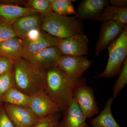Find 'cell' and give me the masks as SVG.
Listing matches in <instances>:
<instances>
[{"mask_svg": "<svg viewBox=\"0 0 127 127\" xmlns=\"http://www.w3.org/2000/svg\"><path fill=\"white\" fill-rule=\"evenodd\" d=\"M46 82L44 92L57 104L61 112L73 98L75 89L86 82L84 77L76 78L66 74L57 66L46 71Z\"/></svg>", "mask_w": 127, "mask_h": 127, "instance_id": "cell-1", "label": "cell"}, {"mask_svg": "<svg viewBox=\"0 0 127 127\" xmlns=\"http://www.w3.org/2000/svg\"><path fill=\"white\" fill-rule=\"evenodd\" d=\"M14 87L29 96L44 91L46 71L41 70L22 58L14 63L12 68Z\"/></svg>", "mask_w": 127, "mask_h": 127, "instance_id": "cell-2", "label": "cell"}, {"mask_svg": "<svg viewBox=\"0 0 127 127\" xmlns=\"http://www.w3.org/2000/svg\"><path fill=\"white\" fill-rule=\"evenodd\" d=\"M42 16V30L53 36L63 39L84 33V24L76 16L69 17L53 12Z\"/></svg>", "mask_w": 127, "mask_h": 127, "instance_id": "cell-3", "label": "cell"}, {"mask_svg": "<svg viewBox=\"0 0 127 127\" xmlns=\"http://www.w3.org/2000/svg\"><path fill=\"white\" fill-rule=\"evenodd\" d=\"M109 58L104 71L96 78L113 77L118 75L127 55V26L119 36L107 47Z\"/></svg>", "mask_w": 127, "mask_h": 127, "instance_id": "cell-4", "label": "cell"}, {"mask_svg": "<svg viewBox=\"0 0 127 127\" xmlns=\"http://www.w3.org/2000/svg\"><path fill=\"white\" fill-rule=\"evenodd\" d=\"M73 97L86 119L91 118L99 114V108L93 89L87 86L86 82L80 84L75 89Z\"/></svg>", "mask_w": 127, "mask_h": 127, "instance_id": "cell-5", "label": "cell"}, {"mask_svg": "<svg viewBox=\"0 0 127 127\" xmlns=\"http://www.w3.org/2000/svg\"><path fill=\"white\" fill-rule=\"evenodd\" d=\"M62 40L44 31L35 39L25 38L22 40V57L28 59L46 48L57 46Z\"/></svg>", "mask_w": 127, "mask_h": 127, "instance_id": "cell-6", "label": "cell"}, {"mask_svg": "<svg viewBox=\"0 0 127 127\" xmlns=\"http://www.w3.org/2000/svg\"><path fill=\"white\" fill-rule=\"evenodd\" d=\"M92 63L87 57L62 55L57 67L67 75L79 78L92 66Z\"/></svg>", "mask_w": 127, "mask_h": 127, "instance_id": "cell-7", "label": "cell"}, {"mask_svg": "<svg viewBox=\"0 0 127 127\" xmlns=\"http://www.w3.org/2000/svg\"><path fill=\"white\" fill-rule=\"evenodd\" d=\"M89 41L87 36L83 33L62 39L57 46L62 55L82 56L88 55Z\"/></svg>", "mask_w": 127, "mask_h": 127, "instance_id": "cell-8", "label": "cell"}, {"mask_svg": "<svg viewBox=\"0 0 127 127\" xmlns=\"http://www.w3.org/2000/svg\"><path fill=\"white\" fill-rule=\"evenodd\" d=\"M29 108L39 119L61 112L58 106L43 91L30 96Z\"/></svg>", "mask_w": 127, "mask_h": 127, "instance_id": "cell-9", "label": "cell"}, {"mask_svg": "<svg viewBox=\"0 0 127 127\" xmlns=\"http://www.w3.org/2000/svg\"><path fill=\"white\" fill-rule=\"evenodd\" d=\"M3 106L15 127H33L39 120L29 108L8 103Z\"/></svg>", "mask_w": 127, "mask_h": 127, "instance_id": "cell-10", "label": "cell"}, {"mask_svg": "<svg viewBox=\"0 0 127 127\" xmlns=\"http://www.w3.org/2000/svg\"><path fill=\"white\" fill-rule=\"evenodd\" d=\"M126 26L108 21L101 23L96 46L95 54L98 56L112 42L119 36Z\"/></svg>", "mask_w": 127, "mask_h": 127, "instance_id": "cell-11", "label": "cell"}, {"mask_svg": "<svg viewBox=\"0 0 127 127\" xmlns=\"http://www.w3.org/2000/svg\"><path fill=\"white\" fill-rule=\"evenodd\" d=\"M62 54L57 46L46 48L27 59L41 70L46 71L57 66Z\"/></svg>", "mask_w": 127, "mask_h": 127, "instance_id": "cell-12", "label": "cell"}, {"mask_svg": "<svg viewBox=\"0 0 127 127\" xmlns=\"http://www.w3.org/2000/svg\"><path fill=\"white\" fill-rule=\"evenodd\" d=\"M108 4L107 0H83L78 5L76 17L79 21H97L104 7Z\"/></svg>", "mask_w": 127, "mask_h": 127, "instance_id": "cell-13", "label": "cell"}, {"mask_svg": "<svg viewBox=\"0 0 127 127\" xmlns=\"http://www.w3.org/2000/svg\"><path fill=\"white\" fill-rule=\"evenodd\" d=\"M63 118L61 127H86V120L74 98L70 102L62 111Z\"/></svg>", "mask_w": 127, "mask_h": 127, "instance_id": "cell-14", "label": "cell"}, {"mask_svg": "<svg viewBox=\"0 0 127 127\" xmlns=\"http://www.w3.org/2000/svg\"><path fill=\"white\" fill-rule=\"evenodd\" d=\"M40 24V18L37 13L21 17L12 27L16 36L23 40L28 36L32 31L39 30Z\"/></svg>", "mask_w": 127, "mask_h": 127, "instance_id": "cell-15", "label": "cell"}, {"mask_svg": "<svg viewBox=\"0 0 127 127\" xmlns=\"http://www.w3.org/2000/svg\"><path fill=\"white\" fill-rule=\"evenodd\" d=\"M37 12L30 7L0 3V20L11 26L21 17Z\"/></svg>", "mask_w": 127, "mask_h": 127, "instance_id": "cell-16", "label": "cell"}, {"mask_svg": "<svg viewBox=\"0 0 127 127\" xmlns=\"http://www.w3.org/2000/svg\"><path fill=\"white\" fill-rule=\"evenodd\" d=\"M0 57L14 63L23 58L22 39L15 37L0 43Z\"/></svg>", "mask_w": 127, "mask_h": 127, "instance_id": "cell-17", "label": "cell"}, {"mask_svg": "<svg viewBox=\"0 0 127 127\" xmlns=\"http://www.w3.org/2000/svg\"><path fill=\"white\" fill-rule=\"evenodd\" d=\"M113 100V98L111 97L107 100L102 111L97 117L91 120V127H121L114 119L112 113L111 108Z\"/></svg>", "mask_w": 127, "mask_h": 127, "instance_id": "cell-18", "label": "cell"}, {"mask_svg": "<svg viewBox=\"0 0 127 127\" xmlns=\"http://www.w3.org/2000/svg\"><path fill=\"white\" fill-rule=\"evenodd\" d=\"M97 21L101 23L111 21L126 26L127 23V7H119L107 5Z\"/></svg>", "mask_w": 127, "mask_h": 127, "instance_id": "cell-19", "label": "cell"}, {"mask_svg": "<svg viewBox=\"0 0 127 127\" xmlns=\"http://www.w3.org/2000/svg\"><path fill=\"white\" fill-rule=\"evenodd\" d=\"M30 96L13 87L0 98V101L4 103L29 108Z\"/></svg>", "mask_w": 127, "mask_h": 127, "instance_id": "cell-20", "label": "cell"}, {"mask_svg": "<svg viewBox=\"0 0 127 127\" xmlns=\"http://www.w3.org/2000/svg\"><path fill=\"white\" fill-rule=\"evenodd\" d=\"M72 0H56L52 5L53 12L64 15H74L77 16Z\"/></svg>", "mask_w": 127, "mask_h": 127, "instance_id": "cell-21", "label": "cell"}, {"mask_svg": "<svg viewBox=\"0 0 127 127\" xmlns=\"http://www.w3.org/2000/svg\"><path fill=\"white\" fill-rule=\"evenodd\" d=\"M119 76L113 88L114 99L116 98L120 92L127 84V58L123 64Z\"/></svg>", "mask_w": 127, "mask_h": 127, "instance_id": "cell-22", "label": "cell"}, {"mask_svg": "<svg viewBox=\"0 0 127 127\" xmlns=\"http://www.w3.org/2000/svg\"><path fill=\"white\" fill-rule=\"evenodd\" d=\"M14 86L12 69L0 76V98Z\"/></svg>", "mask_w": 127, "mask_h": 127, "instance_id": "cell-23", "label": "cell"}, {"mask_svg": "<svg viewBox=\"0 0 127 127\" xmlns=\"http://www.w3.org/2000/svg\"><path fill=\"white\" fill-rule=\"evenodd\" d=\"M61 112L57 113L40 119L33 127H53L59 125V120L61 116Z\"/></svg>", "mask_w": 127, "mask_h": 127, "instance_id": "cell-24", "label": "cell"}, {"mask_svg": "<svg viewBox=\"0 0 127 127\" xmlns=\"http://www.w3.org/2000/svg\"><path fill=\"white\" fill-rule=\"evenodd\" d=\"M30 3L32 9L40 12L42 15L53 12L48 0H32L30 1Z\"/></svg>", "mask_w": 127, "mask_h": 127, "instance_id": "cell-25", "label": "cell"}, {"mask_svg": "<svg viewBox=\"0 0 127 127\" xmlns=\"http://www.w3.org/2000/svg\"><path fill=\"white\" fill-rule=\"evenodd\" d=\"M17 37L11 25L1 22L0 26V43Z\"/></svg>", "mask_w": 127, "mask_h": 127, "instance_id": "cell-26", "label": "cell"}, {"mask_svg": "<svg viewBox=\"0 0 127 127\" xmlns=\"http://www.w3.org/2000/svg\"><path fill=\"white\" fill-rule=\"evenodd\" d=\"M0 127H15L5 110L4 106H0Z\"/></svg>", "mask_w": 127, "mask_h": 127, "instance_id": "cell-27", "label": "cell"}, {"mask_svg": "<svg viewBox=\"0 0 127 127\" xmlns=\"http://www.w3.org/2000/svg\"><path fill=\"white\" fill-rule=\"evenodd\" d=\"M14 63L5 58L0 57V76L11 70Z\"/></svg>", "mask_w": 127, "mask_h": 127, "instance_id": "cell-28", "label": "cell"}, {"mask_svg": "<svg viewBox=\"0 0 127 127\" xmlns=\"http://www.w3.org/2000/svg\"><path fill=\"white\" fill-rule=\"evenodd\" d=\"M109 4L112 6L119 7H127V0H110Z\"/></svg>", "mask_w": 127, "mask_h": 127, "instance_id": "cell-29", "label": "cell"}, {"mask_svg": "<svg viewBox=\"0 0 127 127\" xmlns=\"http://www.w3.org/2000/svg\"><path fill=\"white\" fill-rule=\"evenodd\" d=\"M61 127V125H60V124H59V125H56V126H55V127Z\"/></svg>", "mask_w": 127, "mask_h": 127, "instance_id": "cell-30", "label": "cell"}, {"mask_svg": "<svg viewBox=\"0 0 127 127\" xmlns=\"http://www.w3.org/2000/svg\"><path fill=\"white\" fill-rule=\"evenodd\" d=\"M86 127H91V125H88L87 124L86 126Z\"/></svg>", "mask_w": 127, "mask_h": 127, "instance_id": "cell-31", "label": "cell"}, {"mask_svg": "<svg viewBox=\"0 0 127 127\" xmlns=\"http://www.w3.org/2000/svg\"><path fill=\"white\" fill-rule=\"evenodd\" d=\"M1 22H2L0 20V26L1 24Z\"/></svg>", "mask_w": 127, "mask_h": 127, "instance_id": "cell-32", "label": "cell"}, {"mask_svg": "<svg viewBox=\"0 0 127 127\" xmlns=\"http://www.w3.org/2000/svg\"><path fill=\"white\" fill-rule=\"evenodd\" d=\"M1 102L0 101V105H1Z\"/></svg>", "mask_w": 127, "mask_h": 127, "instance_id": "cell-33", "label": "cell"}]
</instances>
